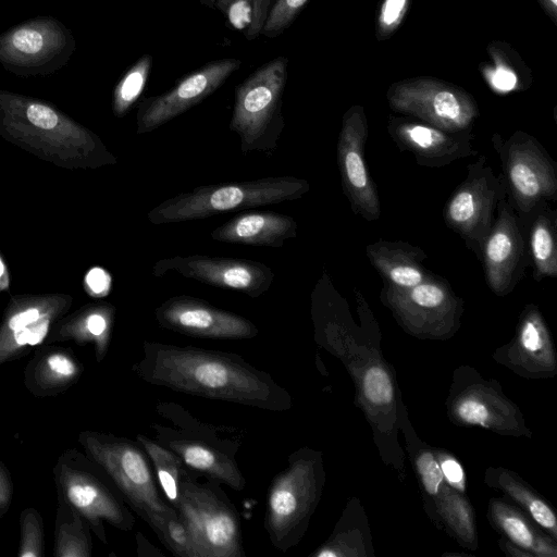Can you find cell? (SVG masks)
<instances>
[{
    "label": "cell",
    "instance_id": "6da1fadb",
    "mask_svg": "<svg viewBox=\"0 0 557 557\" xmlns=\"http://www.w3.org/2000/svg\"><path fill=\"white\" fill-rule=\"evenodd\" d=\"M143 381L211 400L270 411L292 408L290 394L272 376L234 352L145 341L132 366Z\"/></svg>",
    "mask_w": 557,
    "mask_h": 557
},
{
    "label": "cell",
    "instance_id": "7a4b0ae2",
    "mask_svg": "<svg viewBox=\"0 0 557 557\" xmlns=\"http://www.w3.org/2000/svg\"><path fill=\"white\" fill-rule=\"evenodd\" d=\"M0 137L65 170L117 162L100 137L52 103L0 89Z\"/></svg>",
    "mask_w": 557,
    "mask_h": 557
},
{
    "label": "cell",
    "instance_id": "3957f363",
    "mask_svg": "<svg viewBox=\"0 0 557 557\" xmlns=\"http://www.w3.org/2000/svg\"><path fill=\"white\" fill-rule=\"evenodd\" d=\"M381 334L356 345L342 360L355 384V404L371 426L383 462L404 474L405 455L399 443L405 406L393 366L381 349Z\"/></svg>",
    "mask_w": 557,
    "mask_h": 557
},
{
    "label": "cell",
    "instance_id": "277c9868",
    "mask_svg": "<svg viewBox=\"0 0 557 557\" xmlns=\"http://www.w3.org/2000/svg\"><path fill=\"white\" fill-rule=\"evenodd\" d=\"M157 413L170 424L152 423L156 441L175 453L190 470L202 476L243 491L247 481L235 459L238 432L200 421L173 401H160Z\"/></svg>",
    "mask_w": 557,
    "mask_h": 557
},
{
    "label": "cell",
    "instance_id": "5b68a950",
    "mask_svg": "<svg viewBox=\"0 0 557 557\" xmlns=\"http://www.w3.org/2000/svg\"><path fill=\"white\" fill-rule=\"evenodd\" d=\"M321 451L301 447L271 481L267 494L264 529L271 544L286 553L306 534L325 484Z\"/></svg>",
    "mask_w": 557,
    "mask_h": 557
},
{
    "label": "cell",
    "instance_id": "8992f818",
    "mask_svg": "<svg viewBox=\"0 0 557 557\" xmlns=\"http://www.w3.org/2000/svg\"><path fill=\"white\" fill-rule=\"evenodd\" d=\"M309 183L294 176L198 186L152 208L147 218L154 225L188 222L231 211L296 200L309 191Z\"/></svg>",
    "mask_w": 557,
    "mask_h": 557
},
{
    "label": "cell",
    "instance_id": "52a82bcc",
    "mask_svg": "<svg viewBox=\"0 0 557 557\" xmlns=\"http://www.w3.org/2000/svg\"><path fill=\"white\" fill-rule=\"evenodd\" d=\"M190 470L174 509L185 523L195 557H244L242 522L220 483Z\"/></svg>",
    "mask_w": 557,
    "mask_h": 557
},
{
    "label": "cell",
    "instance_id": "ba28073f",
    "mask_svg": "<svg viewBox=\"0 0 557 557\" xmlns=\"http://www.w3.org/2000/svg\"><path fill=\"white\" fill-rule=\"evenodd\" d=\"M78 443L84 453L107 474L126 505L143 520L169 511L150 460L136 442L98 431H82Z\"/></svg>",
    "mask_w": 557,
    "mask_h": 557
},
{
    "label": "cell",
    "instance_id": "9c48e42d",
    "mask_svg": "<svg viewBox=\"0 0 557 557\" xmlns=\"http://www.w3.org/2000/svg\"><path fill=\"white\" fill-rule=\"evenodd\" d=\"M58 498L78 511L91 532L108 543L106 523L132 531L135 517L107 474L76 448L63 451L52 468Z\"/></svg>",
    "mask_w": 557,
    "mask_h": 557
},
{
    "label": "cell",
    "instance_id": "30bf717a",
    "mask_svg": "<svg viewBox=\"0 0 557 557\" xmlns=\"http://www.w3.org/2000/svg\"><path fill=\"white\" fill-rule=\"evenodd\" d=\"M288 60L277 57L251 73L235 88L230 129L237 134L243 154H271L285 126L282 114Z\"/></svg>",
    "mask_w": 557,
    "mask_h": 557
},
{
    "label": "cell",
    "instance_id": "8fae6325",
    "mask_svg": "<svg viewBox=\"0 0 557 557\" xmlns=\"http://www.w3.org/2000/svg\"><path fill=\"white\" fill-rule=\"evenodd\" d=\"M445 407L449 421L458 426H476L503 436L533 435L519 406L507 397L499 382L484 379L470 366L454 370Z\"/></svg>",
    "mask_w": 557,
    "mask_h": 557
},
{
    "label": "cell",
    "instance_id": "7c38bea8",
    "mask_svg": "<svg viewBox=\"0 0 557 557\" xmlns=\"http://www.w3.org/2000/svg\"><path fill=\"white\" fill-rule=\"evenodd\" d=\"M380 300L397 324L419 339L447 341L461 326L463 300L438 275L410 287L383 283Z\"/></svg>",
    "mask_w": 557,
    "mask_h": 557
},
{
    "label": "cell",
    "instance_id": "4fadbf2b",
    "mask_svg": "<svg viewBox=\"0 0 557 557\" xmlns=\"http://www.w3.org/2000/svg\"><path fill=\"white\" fill-rule=\"evenodd\" d=\"M508 198L519 215L557 198V164L532 135L516 131L508 138L493 134Z\"/></svg>",
    "mask_w": 557,
    "mask_h": 557
},
{
    "label": "cell",
    "instance_id": "5bb4252c",
    "mask_svg": "<svg viewBox=\"0 0 557 557\" xmlns=\"http://www.w3.org/2000/svg\"><path fill=\"white\" fill-rule=\"evenodd\" d=\"M386 99L393 111L449 132L471 131L480 115L471 94L456 84L431 76L393 83Z\"/></svg>",
    "mask_w": 557,
    "mask_h": 557
},
{
    "label": "cell",
    "instance_id": "9a60e30c",
    "mask_svg": "<svg viewBox=\"0 0 557 557\" xmlns=\"http://www.w3.org/2000/svg\"><path fill=\"white\" fill-rule=\"evenodd\" d=\"M508 196L502 173L496 174L484 156L467 166L466 178L455 188L443 209L447 227L480 259L499 202Z\"/></svg>",
    "mask_w": 557,
    "mask_h": 557
},
{
    "label": "cell",
    "instance_id": "2e32d148",
    "mask_svg": "<svg viewBox=\"0 0 557 557\" xmlns=\"http://www.w3.org/2000/svg\"><path fill=\"white\" fill-rule=\"evenodd\" d=\"M76 48L72 32L51 16L22 22L0 34V64L21 76L51 74Z\"/></svg>",
    "mask_w": 557,
    "mask_h": 557
},
{
    "label": "cell",
    "instance_id": "e0dca14e",
    "mask_svg": "<svg viewBox=\"0 0 557 557\" xmlns=\"http://www.w3.org/2000/svg\"><path fill=\"white\" fill-rule=\"evenodd\" d=\"M72 304L73 297L63 293L11 296L0 323V366L45 345L52 326Z\"/></svg>",
    "mask_w": 557,
    "mask_h": 557
},
{
    "label": "cell",
    "instance_id": "ac0fdd59",
    "mask_svg": "<svg viewBox=\"0 0 557 557\" xmlns=\"http://www.w3.org/2000/svg\"><path fill=\"white\" fill-rule=\"evenodd\" d=\"M479 261L488 288L499 297L513 290L530 265L524 225L508 196L498 205Z\"/></svg>",
    "mask_w": 557,
    "mask_h": 557
},
{
    "label": "cell",
    "instance_id": "d6986e66",
    "mask_svg": "<svg viewBox=\"0 0 557 557\" xmlns=\"http://www.w3.org/2000/svg\"><path fill=\"white\" fill-rule=\"evenodd\" d=\"M368 129L364 108L351 106L342 119L336 156L342 188L352 212L374 222L381 215V203L376 185L366 165Z\"/></svg>",
    "mask_w": 557,
    "mask_h": 557
},
{
    "label": "cell",
    "instance_id": "ffe728a7",
    "mask_svg": "<svg viewBox=\"0 0 557 557\" xmlns=\"http://www.w3.org/2000/svg\"><path fill=\"white\" fill-rule=\"evenodd\" d=\"M168 272L203 284L240 292L257 298L269 290L274 273L267 264L249 259L206 255L174 256L158 260L152 267L157 277Z\"/></svg>",
    "mask_w": 557,
    "mask_h": 557
},
{
    "label": "cell",
    "instance_id": "44dd1931",
    "mask_svg": "<svg viewBox=\"0 0 557 557\" xmlns=\"http://www.w3.org/2000/svg\"><path fill=\"white\" fill-rule=\"evenodd\" d=\"M358 296L361 326L354 322L346 300L335 289L325 272L311 293L314 341L341 361L350 352L352 346L377 327L366 301L359 293Z\"/></svg>",
    "mask_w": 557,
    "mask_h": 557
},
{
    "label": "cell",
    "instance_id": "7402d4cb",
    "mask_svg": "<svg viewBox=\"0 0 557 557\" xmlns=\"http://www.w3.org/2000/svg\"><path fill=\"white\" fill-rule=\"evenodd\" d=\"M240 64L234 58L210 62L184 76L170 90L144 98L137 110L136 134L150 133L195 107L219 89Z\"/></svg>",
    "mask_w": 557,
    "mask_h": 557
},
{
    "label": "cell",
    "instance_id": "603a6c76",
    "mask_svg": "<svg viewBox=\"0 0 557 557\" xmlns=\"http://www.w3.org/2000/svg\"><path fill=\"white\" fill-rule=\"evenodd\" d=\"M154 315L163 329L193 337L251 339L259 333L245 317L189 295L166 299L156 308Z\"/></svg>",
    "mask_w": 557,
    "mask_h": 557
},
{
    "label": "cell",
    "instance_id": "cb8c5ba5",
    "mask_svg": "<svg viewBox=\"0 0 557 557\" xmlns=\"http://www.w3.org/2000/svg\"><path fill=\"white\" fill-rule=\"evenodd\" d=\"M492 358L524 379H548L557 374V354L550 331L535 305H525L513 337L497 348Z\"/></svg>",
    "mask_w": 557,
    "mask_h": 557
},
{
    "label": "cell",
    "instance_id": "d4e9b609",
    "mask_svg": "<svg viewBox=\"0 0 557 557\" xmlns=\"http://www.w3.org/2000/svg\"><path fill=\"white\" fill-rule=\"evenodd\" d=\"M387 132L399 150L411 153L416 163L443 168L478 154L471 131L449 132L409 116H388Z\"/></svg>",
    "mask_w": 557,
    "mask_h": 557
},
{
    "label": "cell",
    "instance_id": "484cf974",
    "mask_svg": "<svg viewBox=\"0 0 557 557\" xmlns=\"http://www.w3.org/2000/svg\"><path fill=\"white\" fill-rule=\"evenodd\" d=\"M297 235V223L287 214L247 211L211 231L213 240L256 247L281 248Z\"/></svg>",
    "mask_w": 557,
    "mask_h": 557
},
{
    "label": "cell",
    "instance_id": "4316f807",
    "mask_svg": "<svg viewBox=\"0 0 557 557\" xmlns=\"http://www.w3.org/2000/svg\"><path fill=\"white\" fill-rule=\"evenodd\" d=\"M116 308L109 302H94L61 318L51 329L45 345L72 341L77 345L91 344L97 362L109 350Z\"/></svg>",
    "mask_w": 557,
    "mask_h": 557
},
{
    "label": "cell",
    "instance_id": "83f0119b",
    "mask_svg": "<svg viewBox=\"0 0 557 557\" xmlns=\"http://www.w3.org/2000/svg\"><path fill=\"white\" fill-rule=\"evenodd\" d=\"M83 371V363L71 349L44 345L24 369V385L36 397H51L72 387Z\"/></svg>",
    "mask_w": 557,
    "mask_h": 557
},
{
    "label": "cell",
    "instance_id": "f1b7e54d",
    "mask_svg": "<svg viewBox=\"0 0 557 557\" xmlns=\"http://www.w3.org/2000/svg\"><path fill=\"white\" fill-rule=\"evenodd\" d=\"M366 255L383 283L410 287L437 275L424 267L423 249L403 240L379 239L367 245Z\"/></svg>",
    "mask_w": 557,
    "mask_h": 557
},
{
    "label": "cell",
    "instance_id": "f546056e",
    "mask_svg": "<svg viewBox=\"0 0 557 557\" xmlns=\"http://www.w3.org/2000/svg\"><path fill=\"white\" fill-rule=\"evenodd\" d=\"M486 518L502 537L529 557H557V542L509 500L491 498Z\"/></svg>",
    "mask_w": 557,
    "mask_h": 557
},
{
    "label": "cell",
    "instance_id": "4dcf8cb0",
    "mask_svg": "<svg viewBox=\"0 0 557 557\" xmlns=\"http://www.w3.org/2000/svg\"><path fill=\"white\" fill-rule=\"evenodd\" d=\"M484 483L504 494L539 528L557 542V518L550 505L515 471L502 467H488Z\"/></svg>",
    "mask_w": 557,
    "mask_h": 557
},
{
    "label": "cell",
    "instance_id": "1f68e13d",
    "mask_svg": "<svg viewBox=\"0 0 557 557\" xmlns=\"http://www.w3.org/2000/svg\"><path fill=\"white\" fill-rule=\"evenodd\" d=\"M400 431L404 435L406 449L418 479L424 510L433 524L438 529L435 507L447 484L435 455V447L424 443L417 435L409 420L406 406L401 409Z\"/></svg>",
    "mask_w": 557,
    "mask_h": 557
},
{
    "label": "cell",
    "instance_id": "d6a6232c",
    "mask_svg": "<svg viewBox=\"0 0 557 557\" xmlns=\"http://www.w3.org/2000/svg\"><path fill=\"white\" fill-rule=\"evenodd\" d=\"M525 230L532 276L536 282L557 276V213L544 203L519 215Z\"/></svg>",
    "mask_w": 557,
    "mask_h": 557
},
{
    "label": "cell",
    "instance_id": "836d02e7",
    "mask_svg": "<svg viewBox=\"0 0 557 557\" xmlns=\"http://www.w3.org/2000/svg\"><path fill=\"white\" fill-rule=\"evenodd\" d=\"M374 555L366 510L359 498L346 505L330 537L312 557H369Z\"/></svg>",
    "mask_w": 557,
    "mask_h": 557
},
{
    "label": "cell",
    "instance_id": "e575fe53",
    "mask_svg": "<svg viewBox=\"0 0 557 557\" xmlns=\"http://www.w3.org/2000/svg\"><path fill=\"white\" fill-rule=\"evenodd\" d=\"M491 63L481 66L488 87L497 94L522 91L532 83L530 69L513 48L504 41H492L487 46Z\"/></svg>",
    "mask_w": 557,
    "mask_h": 557
},
{
    "label": "cell",
    "instance_id": "d590c367",
    "mask_svg": "<svg viewBox=\"0 0 557 557\" xmlns=\"http://www.w3.org/2000/svg\"><path fill=\"white\" fill-rule=\"evenodd\" d=\"M438 529H444L463 548L479 546L474 510L465 494L446 485L435 507Z\"/></svg>",
    "mask_w": 557,
    "mask_h": 557
},
{
    "label": "cell",
    "instance_id": "8d00e7d4",
    "mask_svg": "<svg viewBox=\"0 0 557 557\" xmlns=\"http://www.w3.org/2000/svg\"><path fill=\"white\" fill-rule=\"evenodd\" d=\"M54 557H91V529L85 518L58 498L54 520Z\"/></svg>",
    "mask_w": 557,
    "mask_h": 557
},
{
    "label": "cell",
    "instance_id": "74e56055",
    "mask_svg": "<svg viewBox=\"0 0 557 557\" xmlns=\"http://www.w3.org/2000/svg\"><path fill=\"white\" fill-rule=\"evenodd\" d=\"M136 441L150 460L163 496L174 508L178 499L181 482L189 473L190 469L184 465L175 453L157 441L143 434H138Z\"/></svg>",
    "mask_w": 557,
    "mask_h": 557
},
{
    "label": "cell",
    "instance_id": "f35d334b",
    "mask_svg": "<svg viewBox=\"0 0 557 557\" xmlns=\"http://www.w3.org/2000/svg\"><path fill=\"white\" fill-rule=\"evenodd\" d=\"M151 64V55L140 57L117 82L112 95V111L115 116H124L141 96Z\"/></svg>",
    "mask_w": 557,
    "mask_h": 557
},
{
    "label": "cell",
    "instance_id": "ab89813d",
    "mask_svg": "<svg viewBox=\"0 0 557 557\" xmlns=\"http://www.w3.org/2000/svg\"><path fill=\"white\" fill-rule=\"evenodd\" d=\"M148 525L174 556L195 557L187 528L173 507L153 518Z\"/></svg>",
    "mask_w": 557,
    "mask_h": 557
},
{
    "label": "cell",
    "instance_id": "60d3db41",
    "mask_svg": "<svg viewBox=\"0 0 557 557\" xmlns=\"http://www.w3.org/2000/svg\"><path fill=\"white\" fill-rule=\"evenodd\" d=\"M45 555L44 520L34 507H27L20 515V543L17 556L42 557Z\"/></svg>",
    "mask_w": 557,
    "mask_h": 557
},
{
    "label": "cell",
    "instance_id": "b9f144b4",
    "mask_svg": "<svg viewBox=\"0 0 557 557\" xmlns=\"http://www.w3.org/2000/svg\"><path fill=\"white\" fill-rule=\"evenodd\" d=\"M308 0H275L271 3L260 35L275 37L288 28Z\"/></svg>",
    "mask_w": 557,
    "mask_h": 557
},
{
    "label": "cell",
    "instance_id": "7bdbcfd3",
    "mask_svg": "<svg viewBox=\"0 0 557 557\" xmlns=\"http://www.w3.org/2000/svg\"><path fill=\"white\" fill-rule=\"evenodd\" d=\"M411 0H381L375 20V37L388 39L406 18Z\"/></svg>",
    "mask_w": 557,
    "mask_h": 557
},
{
    "label": "cell",
    "instance_id": "ee69618b",
    "mask_svg": "<svg viewBox=\"0 0 557 557\" xmlns=\"http://www.w3.org/2000/svg\"><path fill=\"white\" fill-rule=\"evenodd\" d=\"M435 455L446 484L465 494L467 478L461 462L445 449L435 448Z\"/></svg>",
    "mask_w": 557,
    "mask_h": 557
},
{
    "label": "cell",
    "instance_id": "f6af8a7d",
    "mask_svg": "<svg viewBox=\"0 0 557 557\" xmlns=\"http://www.w3.org/2000/svg\"><path fill=\"white\" fill-rule=\"evenodd\" d=\"M253 0H214V7L223 12L236 28H247L252 13Z\"/></svg>",
    "mask_w": 557,
    "mask_h": 557
},
{
    "label": "cell",
    "instance_id": "bcb514c9",
    "mask_svg": "<svg viewBox=\"0 0 557 557\" xmlns=\"http://www.w3.org/2000/svg\"><path fill=\"white\" fill-rule=\"evenodd\" d=\"M111 286V277L109 273L101 268H92L85 276V288L87 293L94 297L106 296Z\"/></svg>",
    "mask_w": 557,
    "mask_h": 557
},
{
    "label": "cell",
    "instance_id": "7dc6e473",
    "mask_svg": "<svg viewBox=\"0 0 557 557\" xmlns=\"http://www.w3.org/2000/svg\"><path fill=\"white\" fill-rule=\"evenodd\" d=\"M272 2L273 0H253L251 20L245 32L247 39L251 40L260 35Z\"/></svg>",
    "mask_w": 557,
    "mask_h": 557
},
{
    "label": "cell",
    "instance_id": "c3c4849f",
    "mask_svg": "<svg viewBox=\"0 0 557 557\" xmlns=\"http://www.w3.org/2000/svg\"><path fill=\"white\" fill-rule=\"evenodd\" d=\"M13 499V481L10 471L0 460V520L10 509Z\"/></svg>",
    "mask_w": 557,
    "mask_h": 557
},
{
    "label": "cell",
    "instance_id": "681fc988",
    "mask_svg": "<svg viewBox=\"0 0 557 557\" xmlns=\"http://www.w3.org/2000/svg\"><path fill=\"white\" fill-rule=\"evenodd\" d=\"M544 13L557 25V0H536Z\"/></svg>",
    "mask_w": 557,
    "mask_h": 557
},
{
    "label": "cell",
    "instance_id": "f907efd6",
    "mask_svg": "<svg viewBox=\"0 0 557 557\" xmlns=\"http://www.w3.org/2000/svg\"><path fill=\"white\" fill-rule=\"evenodd\" d=\"M10 286L9 272L0 253V292H5Z\"/></svg>",
    "mask_w": 557,
    "mask_h": 557
},
{
    "label": "cell",
    "instance_id": "816d5d0a",
    "mask_svg": "<svg viewBox=\"0 0 557 557\" xmlns=\"http://www.w3.org/2000/svg\"><path fill=\"white\" fill-rule=\"evenodd\" d=\"M201 2L208 7H214V0H201Z\"/></svg>",
    "mask_w": 557,
    "mask_h": 557
}]
</instances>
